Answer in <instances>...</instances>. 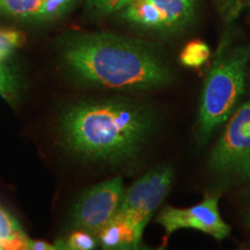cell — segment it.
<instances>
[{
	"label": "cell",
	"mask_w": 250,
	"mask_h": 250,
	"mask_svg": "<svg viewBox=\"0 0 250 250\" xmlns=\"http://www.w3.org/2000/svg\"><path fill=\"white\" fill-rule=\"evenodd\" d=\"M246 220H247V225H248V227L250 228V210H249V212H248V213H247Z\"/></svg>",
	"instance_id": "cell-19"
},
{
	"label": "cell",
	"mask_w": 250,
	"mask_h": 250,
	"mask_svg": "<svg viewBox=\"0 0 250 250\" xmlns=\"http://www.w3.org/2000/svg\"><path fill=\"white\" fill-rule=\"evenodd\" d=\"M96 237L104 249H137L143 236L127 221L114 215Z\"/></svg>",
	"instance_id": "cell-10"
},
{
	"label": "cell",
	"mask_w": 250,
	"mask_h": 250,
	"mask_svg": "<svg viewBox=\"0 0 250 250\" xmlns=\"http://www.w3.org/2000/svg\"><path fill=\"white\" fill-rule=\"evenodd\" d=\"M154 126L147 105L127 100H96L73 105L62 118L67 147L90 160L121 162L139 152Z\"/></svg>",
	"instance_id": "cell-2"
},
{
	"label": "cell",
	"mask_w": 250,
	"mask_h": 250,
	"mask_svg": "<svg viewBox=\"0 0 250 250\" xmlns=\"http://www.w3.org/2000/svg\"><path fill=\"white\" fill-rule=\"evenodd\" d=\"M17 86H15L14 77L7 70V67L4 66L2 62H0V95L4 99L11 100L14 98Z\"/></svg>",
	"instance_id": "cell-16"
},
{
	"label": "cell",
	"mask_w": 250,
	"mask_h": 250,
	"mask_svg": "<svg viewBox=\"0 0 250 250\" xmlns=\"http://www.w3.org/2000/svg\"><path fill=\"white\" fill-rule=\"evenodd\" d=\"M218 201V195H208L204 201L191 208L166 206L159 213L156 221L165 228L166 237H169L179 229L190 228L208 234L221 241L229 236L230 226L221 218Z\"/></svg>",
	"instance_id": "cell-8"
},
{
	"label": "cell",
	"mask_w": 250,
	"mask_h": 250,
	"mask_svg": "<svg viewBox=\"0 0 250 250\" xmlns=\"http://www.w3.org/2000/svg\"><path fill=\"white\" fill-rule=\"evenodd\" d=\"M219 9L227 20H233L241 11L245 0H217Z\"/></svg>",
	"instance_id": "cell-17"
},
{
	"label": "cell",
	"mask_w": 250,
	"mask_h": 250,
	"mask_svg": "<svg viewBox=\"0 0 250 250\" xmlns=\"http://www.w3.org/2000/svg\"><path fill=\"white\" fill-rule=\"evenodd\" d=\"M133 0H86V6L90 13L104 17L123 9Z\"/></svg>",
	"instance_id": "cell-15"
},
{
	"label": "cell",
	"mask_w": 250,
	"mask_h": 250,
	"mask_svg": "<svg viewBox=\"0 0 250 250\" xmlns=\"http://www.w3.org/2000/svg\"><path fill=\"white\" fill-rule=\"evenodd\" d=\"M173 180L174 170L168 165L147 171L129 189L124 190L115 217L127 221L143 236L149 219L169 192Z\"/></svg>",
	"instance_id": "cell-4"
},
{
	"label": "cell",
	"mask_w": 250,
	"mask_h": 250,
	"mask_svg": "<svg viewBox=\"0 0 250 250\" xmlns=\"http://www.w3.org/2000/svg\"><path fill=\"white\" fill-rule=\"evenodd\" d=\"M250 44L219 50L206 77L199 105V133L208 139L230 116L245 93Z\"/></svg>",
	"instance_id": "cell-3"
},
{
	"label": "cell",
	"mask_w": 250,
	"mask_h": 250,
	"mask_svg": "<svg viewBox=\"0 0 250 250\" xmlns=\"http://www.w3.org/2000/svg\"><path fill=\"white\" fill-rule=\"evenodd\" d=\"M28 239L17 219L0 208V250H27Z\"/></svg>",
	"instance_id": "cell-11"
},
{
	"label": "cell",
	"mask_w": 250,
	"mask_h": 250,
	"mask_svg": "<svg viewBox=\"0 0 250 250\" xmlns=\"http://www.w3.org/2000/svg\"><path fill=\"white\" fill-rule=\"evenodd\" d=\"M76 0H0V14L21 20L49 21L67 13Z\"/></svg>",
	"instance_id": "cell-9"
},
{
	"label": "cell",
	"mask_w": 250,
	"mask_h": 250,
	"mask_svg": "<svg viewBox=\"0 0 250 250\" xmlns=\"http://www.w3.org/2000/svg\"><path fill=\"white\" fill-rule=\"evenodd\" d=\"M124 193L121 176L96 184L81 195L73 208L72 225L98 235L116 213Z\"/></svg>",
	"instance_id": "cell-7"
},
{
	"label": "cell",
	"mask_w": 250,
	"mask_h": 250,
	"mask_svg": "<svg viewBox=\"0 0 250 250\" xmlns=\"http://www.w3.org/2000/svg\"><path fill=\"white\" fill-rule=\"evenodd\" d=\"M98 243V237L94 234L83 229H78L72 233L65 241L58 242L59 249L68 250H90L94 249Z\"/></svg>",
	"instance_id": "cell-13"
},
{
	"label": "cell",
	"mask_w": 250,
	"mask_h": 250,
	"mask_svg": "<svg viewBox=\"0 0 250 250\" xmlns=\"http://www.w3.org/2000/svg\"><path fill=\"white\" fill-rule=\"evenodd\" d=\"M24 36L22 33L13 29L0 28V62H2L15 49L23 44Z\"/></svg>",
	"instance_id": "cell-14"
},
{
	"label": "cell",
	"mask_w": 250,
	"mask_h": 250,
	"mask_svg": "<svg viewBox=\"0 0 250 250\" xmlns=\"http://www.w3.org/2000/svg\"><path fill=\"white\" fill-rule=\"evenodd\" d=\"M59 247L57 243L56 245H51V243L44 242V241H39V240H33L28 239L27 242V250H57Z\"/></svg>",
	"instance_id": "cell-18"
},
{
	"label": "cell",
	"mask_w": 250,
	"mask_h": 250,
	"mask_svg": "<svg viewBox=\"0 0 250 250\" xmlns=\"http://www.w3.org/2000/svg\"><path fill=\"white\" fill-rule=\"evenodd\" d=\"M196 7L197 0H133L120 14L134 26L171 35L192 22Z\"/></svg>",
	"instance_id": "cell-6"
},
{
	"label": "cell",
	"mask_w": 250,
	"mask_h": 250,
	"mask_svg": "<svg viewBox=\"0 0 250 250\" xmlns=\"http://www.w3.org/2000/svg\"><path fill=\"white\" fill-rule=\"evenodd\" d=\"M208 167L220 176L250 180V101L233 115L211 153Z\"/></svg>",
	"instance_id": "cell-5"
},
{
	"label": "cell",
	"mask_w": 250,
	"mask_h": 250,
	"mask_svg": "<svg viewBox=\"0 0 250 250\" xmlns=\"http://www.w3.org/2000/svg\"><path fill=\"white\" fill-rule=\"evenodd\" d=\"M62 55L74 76L104 88L147 90L171 80L170 70L154 50L114 34H77L65 41Z\"/></svg>",
	"instance_id": "cell-1"
},
{
	"label": "cell",
	"mask_w": 250,
	"mask_h": 250,
	"mask_svg": "<svg viewBox=\"0 0 250 250\" xmlns=\"http://www.w3.org/2000/svg\"><path fill=\"white\" fill-rule=\"evenodd\" d=\"M247 199H248V201L250 202V189H249V191H248V196H247Z\"/></svg>",
	"instance_id": "cell-20"
},
{
	"label": "cell",
	"mask_w": 250,
	"mask_h": 250,
	"mask_svg": "<svg viewBox=\"0 0 250 250\" xmlns=\"http://www.w3.org/2000/svg\"><path fill=\"white\" fill-rule=\"evenodd\" d=\"M210 56V46L203 41L196 40L184 46L180 55V62L187 67H201L208 61Z\"/></svg>",
	"instance_id": "cell-12"
}]
</instances>
